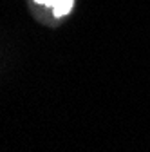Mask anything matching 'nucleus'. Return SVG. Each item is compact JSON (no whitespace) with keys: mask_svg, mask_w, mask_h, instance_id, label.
I'll use <instances>...</instances> for the list:
<instances>
[{"mask_svg":"<svg viewBox=\"0 0 150 152\" xmlns=\"http://www.w3.org/2000/svg\"><path fill=\"white\" fill-rule=\"evenodd\" d=\"M72 6H74V0H56L54 6H52V13L56 18H62V16L71 13Z\"/></svg>","mask_w":150,"mask_h":152,"instance_id":"1","label":"nucleus"},{"mask_svg":"<svg viewBox=\"0 0 150 152\" xmlns=\"http://www.w3.org/2000/svg\"><path fill=\"white\" fill-rule=\"evenodd\" d=\"M34 2H36V4H42V6H49V7H52L56 0H34Z\"/></svg>","mask_w":150,"mask_h":152,"instance_id":"2","label":"nucleus"}]
</instances>
